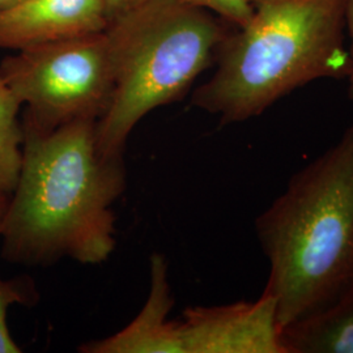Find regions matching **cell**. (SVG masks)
Masks as SVG:
<instances>
[{"instance_id":"obj_12","label":"cell","mask_w":353,"mask_h":353,"mask_svg":"<svg viewBox=\"0 0 353 353\" xmlns=\"http://www.w3.org/2000/svg\"><path fill=\"white\" fill-rule=\"evenodd\" d=\"M196 8L217 14L221 20L233 26H242L252 14V0H178Z\"/></svg>"},{"instance_id":"obj_16","label":"cell","mask_w":353,"mask_h":353,"mask_svg":"<svg viewBox=\"0 0 353 353\" xmlns=\"http://www.w3.org/2000/svg\"><path fill=\"white\" fill-rule=\"evenodd\" d=\"M17 1H20V0H0V8H1V7H8V6L16 4Z\"/></svg>"},{"instance_id":"obj_8","label":"cell","mask_w":353,"mask_h":353,"mask_svg":"<svg viewBox=\"0 0 353 353\" xmlns=\"http://www.w3.org/2000/svg\"><path fill=\"white\" fill-rule=\"evenodd\" d=\"M173 306L165 256L154 252L150 296L138 316L112 336L81 345L80 352L176 353V321L168 319Z\"/></svg>"},{"instance_id":"obj_1","label":"cell","mask_w":353,"mask_h":353,"mask_svg":"<svg viewBox=\"0 0 353 353\" xmlns=\"http://www.w3.org/2000/svg\"><path fill=\"white\" fill-rule=\"evenodd\" d=\"M96 125L79 121L49 134L23 128L21 173L0 219L3 259L101 265L113 254V204L126 190V168L123 156L100 152Z\"/></svg>"},{"instance_id":"obj_14","label":"cell","mask_w":353,"mask_h":353,"mask_svg":"<svg viewBox=\"0 0 353 353\" xmlns=\"http://www.w3.org/2000/svg\"><path fill=\"white\" fill-rule=\"evenodd\" d=\"M144 0H105L109 21L139 6Z\"/></svg>"},{"instance_id":"obj_6","label":"cell","mask_w":353,"mask_h":353,"mask_svg":"<svg viewBox=\"0 0 353 353\" xmlns=\"http://www.w3.org/2000/svg\"><path fill=\"white\" fill-rule=\"evenodd\" d=\"M176 339V353H287L276 303L265 292L256 301L185 309Z\"/></svg>"},{"instance_id":"obj_7","label":"cell","mask_w":353,"mask_h":353,"mask_svg":"<svg viewBox=\"0 0 353 353\" xmlns=\"http://www.w3.org/2000/svg\"><path fill=\"white\" fill-rule=\"evenodd\" d=\"M108 24L105 0H20L0 8V49L23 50L87 36Z\"/></svg>"},{"instance_id":"obj_15","label":"cell","mask_w":353,"mask_h":353,"mask_svg":"<svg viewBox=\"0 0 353 353\" xmlns=\"http://www.w3.org/2000/svg\"><path fill=\"white\" fill-rule=\"evenodd\" d=\"M10 198H11V195L4 194V192H0V219L3 217V214H4L6 210H7Z\"/></svg>"},{"instance_id":"obj_13","label":"cell","mask_w":353,"mask_h":353,"mask_svg":"<svg viewBox=\"0 0 353 353\" xmlns=\"http://www.w3.org/2000/svg\"><path fill=\"white\" fill-rule=\"evenodd\" d=\"M345 29L350 37V72L347 76L348 80V97L353 100V0H345Z\"/></svg>"},{"instance_id":"obj_4","label":"cell","mask_w":353,"mask_h":353,"mask_svg":"<svg viewBox=\"0 0 353 353\" xmlns=\"http://www.w3.org/2000/svg\"><path fill=\"white\" fill-rule=\"evenodd\" d=\"M105 33L114 88L96 139L102 154L119 157L147 114L188 94L228 33L214 13L178 0H144L110 20Z\"/></svg>"},{"instance_id":"obj_9","label":"cell","mask_w":353,"mask_h":353,"mask_svg":"<svg viewBox=\"0 0 353 353\" xmlns=\"http://www.w3.org/2000/svg\"><path fill=\"white\" fill-rule=\"evenodd\" d=\"M287 353H353V279L330 303L281 328Z\"/></svg>"},{"instance_id":"obj_5","label":"cell","mask_w":353,"mask_h":353,"mask_svg":"<svg viewBox=\"0 0 353 353\" xmlns=\"http://www.w3.org/2000/svg\"><path fill=\"white\" fill-rule=\"evenodd\" d=\"M0 79L26 105L23 128L49 134L99 122L113 96V65L105 30L43 43L6 57Z\"/></svg>"},{"instance_id":"obj_3","label":"cell","mask_w":353,"mask_h":353,"mask_svg":"<svg viewBox=\"0 0 353 353\" xmlns=\"http://www.w3.org/2000/svg\"><path fill=\"white\" fill-rule=\"evenodd\" d=\"M252 14L216 51V71L192 106L233 125L261 117L296 89L350 72L345 0H252Z\"/></svg>"},{"instance_id":"obj_2","label":"cell","mask_w":353,"mask_h":353,"mask_svg":"<svg viewBox=\"0 0 353 353\" xmlns=\"http://www.w3.org/2000/svg\"><path fill=\"white\" fill-rule=\"evenodd\" d=\"M280 330L335 299L353 279V122L290 176L255 220Z\"/></svg>"},{"instance_id":"obj_10","label":"cell","mask_w":353,"mask_h":353,"mask_svg":"<svg viewBox=\"0 0 353 353\" xmlns=\"http://www.w3.org/2000/svg\"><path fill=\"white\" fill-rule=\"evenodd\" d=\"M21 102L0 79V192L11 195L23 166L24 131L19 119Z\"/></svg>"},{"instance_id":"obj_11","label":"cell","mask_w":353,"mask_h":353,"mask_svg":"<svg viewBox=\"0 0 353 353\" xmlns=\"http://www.w3.org/2000/svg\"><path fill=\"white\" fill-rule=\"evenodd\" d=\"M36 283L28 276L3 280L0 278V353H20L21 348L13 341L10 332L7 316L12 305L32 307L38 303Z\"/></svg>"}]
</instances>
